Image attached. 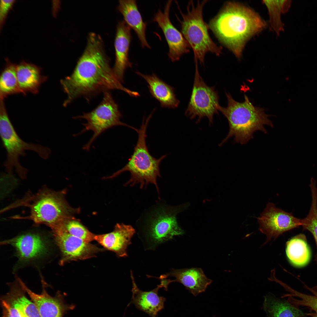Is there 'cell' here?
<instances>
[{
	"instance_id": "d6986e66",
	"label": "cell",
	"mask_w": 317,
	"mask_h": 317,
	"mask_svg": "<svg viewBox=\"0 0 317 317\" xmlns=\"http://www.w3.org/2000/svg\"><path fill=\"white\" fill-rule=\"evenodd\" d=\"M43 290L40 294L30 290L23 281L17 277L20 285L36 306L42 317H63L64 307L60 301L47 293L45 289V282L41 276Z\"/></svg>"
},
{
	"instance_id": "7c38bea8",
	"label": "cell",
	"mask_w": 317,
	"mask_h": 317,
	"mask_svg": "<svg viewBox=\"0 0 317 317\" xmlns=\"http://www.w3.org/2000/svg\"><path fill=\"white\" fill-rule=\"evenodd\" d=\"M301 219L294 217L291 213L285 212L269 203L257 218L259 230L265 234L267 242L275 239L284 232L301 226Z\"/></svg>"
},
{
	"instance_id": "5bb4252c",
	"label": "cell",
	"mask_w": 317,
	"mask_h": 317,
	"mask_svg": "<svg viewBox=\"0 0 317 317\" xmlns=\"http://www.w3.org/2000/svg\"><path fill=\"white\" fill-rule=\"evenodd\" d=\"M172 1L167 2L163 12L159 9L153 21L157 22L161 29L168 46V57L172 61L175 62L179 60L183 54L189 53L190 47L181 33L170 21L169 12Z\"/></svg>"
},
{
	"instance_id": "5b68a950",
	"label": "cell",
	"mask_w": 317,
	"mask_h": 317,
	"mask_svg": "<svg viewBox=\"0 0 317 317\" xmlns=\"http://www.w3.org/2000/svg\"><path fill=\"white\" fill-rule=\"evenodd\" d=\"M208 0L198 1L195 5L193 1L188 2L187 12L183 13L178 6L182 20L179 18L181 32L193 49L195 63L199 61L203 64L206 54L210 52L217 56L222 53V48L217 45L211 38L208 32V25L203 20V10Z\"/></svg>"
},
{
	"instance_id": "4dcf8cb0",
	"label": "cell",
	"mask_w": 317,
	"mask_h": 317,
	"mask_svg": "<svg viewBox=\"0 0 317 317\" xmlns=\"http://www.w3.org/2000/svg\"><path fill=\"white\" fill-rule=\"evenodd\" d=\"M15 0H1L0 3V28L1 31L8 14L15 3Z\"/></svg>"
},
{
	"instance_id": "9a60e30c",
	"label": "cell",
	"mask_w": 317,
	"mask_h": 317,
	"mask_svg": "<svg viewBox=\"0 0 317 317\" xmlns=\"http://www.w3.org/2000/svg\"><path fill=\"white\" fill-rule=\"evenodd\" d=\"M132 38L131 28L124 20L119 22L114 41L115 61L112 68L119 80L124 82V76L126 69L131 68L132 64L129 58V52Z\"/></svg>"
},
{
	"instance_id": "83f0119b",
	"label": "cell",
	"mask_w": 317,
	"mask_h": 317,
	"mask_svg": "<svg viewBox=\"0 0 317 317\" xmlns=\"http://www.w3.org/2000/svg\"><path fill=\"white\" fill-rule=\"evenodd\" d=\"M56 228H60L71 235L88 242L94 240L95 235L72 217L65 219Z\"/></svg>"
},
{
	"instance_id": "ffe728a7",
	"label": "cell",
	"mask_w": 317,
	"mask_h": 317,
	"mask_svg": "<svg viewBox=\"0 0 317 317\" xmlns=\"http://www.w3.org/2000/svg\"><path fill=\"white\" fill-rule=\"evenodd\" d=\"M117 9L123 15L126 23L136 34L142 47L150 48L146 38L147 23L143 20L136 1L119 0Z\"/></svg>"
},
{
	"instance_id": "4316f807",
	"label": "cell",
	"mask_w": 317,
	"mask_h": 317,
	"mask_svg": "<svg viewBox=\"0 0 317 317\" xmlns=\"http://www.w3.org/2000/svg\"><path fill=\"white\" fill-rule=\"evenodd\" d=\"M304 286L311 292L312 295L302 293L287 286L286 289L290 292L291 296L299 298L297 299L291 297L289 299V301L295 305L307 307L313 311L311 314V317H317V286L311 288L305 284Z\"/></svg>"
},
{
	"instance_id": "7402d4cb",
	"label": "cell",
	"mask_w": 317,
	"mask_h": 317,
	"mask_svg": "<svg viewBox=\"0 0 317 317\" xmlns=\"http://www.w3.org/2000/svg\"><path fill=\"white\" fill-rule=\"evenodd\" d=\"M136 73L143 77L148 84L151 95L160 103L163 108L174 109L179 104L176 98L173 88L159 79L155 74H143L139 72Z\"/></svg>"
},
{
	"instance_id": "8992f818",
	"label": "cell",
	"mask_w": 317,
	"mask_h": 317,
	"mask_svg": "<svg viewBox=\"0 0 317 317\" xmlns=\"http://www.w3.org/2000/svg\"><path fill=\"white\" fill-rule=\"evenodd\" d=\"M187 205L173 206L158 202L143 213L137 221L138 226L155 245L171 240L174 236L183 235L184 232L178 226L176 216Z\"/></svg>"
},
{
	"instance_id": "2e32d148",
	"label": "cell",
	"mask_w": 317,
	"mask_h": 317,
	"mask_svg": "<svg viewBox=\"0 0 317 317\" xmlns=\"http://www.w3.org/2000/svg\"><path fill=\"white\" fill-rule=\"evenodd\" d=\"M135 233L131 225L117 223L109 233L95 235L94 240L105 249L114 252L119 257L127 256V249Z\"/></svg>"
},
{
	"instance_id": "44dd1931",
	"label": "cell",
	"mask_w": 317,
	"mask_h": 317,
	"mask_svg": "<svg viewBox=\"0 0 317 317\" xmlns=\"http://www.w3.org/2000/svg\"><path fill=\"white\" fill-rule=\"evenodd\" d=\"M16 73L20 93H38L41 85L46 80L43 75L40 68L24 61L17 65Z\"/></svg>"
},
{
	"instance_id": "8fae6325",
	"label": "cell",
	"mask_w": 317,
	"mask_h": 317,
	"mask_svg": "<svg viewBox=\"0 0 317 317\" xmlns=\"http://www.w3.org/2000/svg\"><path fill=\"white\" fill-rule=\"evenodd\" d=\"M54 241L61 253L59 262L63 266L72 261L84 260L96 256L104 249L95 245L71 235L63 230L58 228L52 231Z\"/></svg>"
},
{
	"instance_id": "603a6c76",
	"label": "cell",
	"mask_w": 317,
	"mask_h": 317,
	"mask_svg": "<svg viewBox=\"0 0 317 317\" xmlns=\"http://www.w3.org/2000/svg\"><path fill=\"white\" fill-rule=\"evenodd\" d=\"M262 306L267 317H306L296 305L272 294L264 296Z\"/></svg>"
},
{
	"instance_id": "cb8c5ba5",
	"label": "cell",
	"mask_w": 317,
	"mask_h": 317,
	"mask_svg": "<svg viewBox=\"0 0 317 317\" xmlns=\"http://www.w3.org/2000/svg\"><path fill=\"white\" fill-rule=\"evenodd\" d=\"M286 252L293 265L301 267L306 265L310 260L311 253L305 235L300 234L288 241L286 244Z\"/></svg>"
},
{
	"instance_id": "4fadbf2b",
	"label": "cell",
	"mask_w": 317,
	"mask_h": 317,
	"mask_svg": "<svg viewBox=\"0 0 317 317\" xmlns=\"http://www.w3.org/2000/svg\"><path fill=\"white\" fill-rule=\"evenodd\" d=\"M9 245L15 249L18 262L27 264L43 258L50 252L47 239L39 234L27 233L1 242Z\"/></svg>"
},
{
	"instance_id": "3957f363",
	"label": "cell",
	"mask_w": 317,
	"mask_h": 317,
	"mask_svg": "<svg viewBox=\"0 0 317 317\" xmlns=\"http://www.w3.org/2000/svg\"><path fill=\"white\" fill-rule=\"evenodd\" d=\"M227 106L218 107V110L227 119L229 131L226 136L220 143L222 146L230 138L234 137L235 143L243 145L253 138L254 132L259 131L267 133L265 125L272 127V122L269 119L264 109L255 107L245 95L242 102L235 100L229 93L226 92Z\"/></svg>"
},
{
	"instance_id": "9c48e42d",
	"label": "cell",
	"mask_w": 317,
	"mask_h": 317,
	"mask_svg": "<svg viewBox=\"0 0 317 317\" xmlns=\"http://www.w3.org/2000/svg\"><path fill=\"white\" fill-rule=\"evenodd\" d=\"M122 117L118 105L114 101L109 91H107L103 93V99L100 103L93 110L73 117L74 119H84L86 121V123L82 124L84 128L76 134L77 136L89 130L92 131L93 133L82 149L89 151L93 142L100 134L114 126H125L137 131V129L121 121L120 119Z\"/></svg>"
},
{
	"instance_id": "277c9868",
	"label": "cell",
	"mask_w": 317,
	"mask_h": 317,
	"mask_svg": "<svg viewBox=\"0 0 317 317\" xmlns=\"http://www.w3.org/2000/svg\"><path fill=\"white\" fill-rule=\"evenodd\" d=\"M153 113L151 112L146 119H145L144 118L140 128L137 131L138 138L136 144L126 164L111 176L104 177V179L114 178L122 173L129 171L130 173V178L125 186H132L139 184L140 188L141 189L151 183L155 185L158 193H159L157 179L158 177H161L160 164L166 155L156 158L150 154L146 145V129Z\"/></svg>"
},
{
	"instance_id": "d4e9b609",
	"label": "cell",
	"mask_w": 317,
	"mask_h": 317,
	"mask_svg": "<svg viewBox=\"0 0 317 317\" xmlns=\"http://www.w3.org/2000/svg\"><path fill=\"white\" fill-rule=\"evenodd\" d=\"M6 64L0 77V98L4 99L7 96L20 93L17 73V65L5 59Z\"/></svg>"
},
{
	"instance_id": "484cf974",
	"label": "cell",
	"mask_w": 317,
	"mask_h": 317,
	"mask_svg": "<svg viewBox=\"0 0 317 317\" xmlns=\"http://www.w3.org/2000/svg\"><path fill=\"white\" fill-rule=\"evenodd\" d=\"M291 0H264L268 10L271 26L278 35L284 31V25L281 20V15L287 12L290 8Z\"/></svg>"
},
{
	"instance_id": "6da1fadb",
	"label": "cell",
	"mask_w": 317,
	"mask_h": 317,
	"mask_svg": "<svg viewBox=\"0 0 317 317\" xmlns=\"http://www.w3.org/2000/svg\"><path fill=\"white\" fill-rule=\"evenodd\" d=\"M60 83L67 95L63 103L65 107L79 97L88 99L114 90L122 91L131 96H139L138 92L124 87L118 79L111 67L101 37L93 33H89L84 51L72 73L61 80Z\"/></svg>"
},
{
	"instance_id": "f1b7e54d",
	"label": "cell",
	"mask_w": 317,
	"mask_h": 317,
	"mask_svg": "<svg viewBox=\"0 0 317 317\" xmlns=\"http://www.w3.org/2000/svg\"><path fill=\"white\" fill-rule=\"evenodd\" d=\"M312 202L308 214L304 218L301 219V226L303 230L309 231L313 235L316 245V253L315 261L317 265V188H311Z\"/></svg>"
},
{
	"instance_id": "7a4b0ae2",
	"label": "cell",
	"mask_w": 317,
	"mask_h": 317,
	"mask_svg": "<svg viewBox=\"0 0 317 317\" xmlns=\"http://www.w3.org/2000/svg\"><path fill=\"white\" fill-rule=\"evenodd\" d=\"M266 25L253 10L229 1L225 3L208 25L220 42L239 59L247 42Z\"/></svg>"
},
{
	"instance_id": "30bf717a",
	"label": "cell",
	"mask_w": 317,
	"mask_h": 317,
	"mask_svg": "<svg viewBox=\"0 0 317 317\" xmlns=\"http://www.w3.org/2000/svg\"><path fill=\"white\" fill-rule=\"evenodd\" d=\"M195 66L193 88L185 114L191 119L197 117V122L206 117L211 124L214 114L218 113V94L214 87L208 86L204 82L199 73L198 65Z\"/></svg>"
},
{
	"instance_id": "f546056e",
	"label": "cell",
	"mask_w": 317,
	"mask_h": 317,
	"mask_svg": "<svg viewBox=\"0 0 317 317\" xmlns=\"http://www.w3.org/2000/svg\"><path fill=\"white\" fill-rule=\"evenodd\" d=\"M12 302V306L24 317H42L35 304L25 296L20 294Z\"/></svg>"
},
{
	"instance_id": "e0dca14e",
	"label": "cell",
	"mask_w": 317,
	"mask_h": 317,
	"mask_svg": "<svg viewBox=\"0 0 317 317\" xmlns=\"http://www.w3.org/2000/svg\"><path fill=\"white\" fill-rule=\"evenodd\" d=\"M169 276L174 277L175 279L173 280V282L181 283L195 296L204 292L212 282L206 276L200 268L173 269L170 272L161 275L159 278L166 279Z\"/></svg>"
},
{
	"instance_id": "1f68e13d",
	"label": "cell",
	"mask_w": 317,
	"mask_h": 317,
	"mask_svg": "<svg viewBox=\"0 0 317 317\" xmlns=\"http://www.w3.org/2000/svg\"><path fill=\"white\" fill-rule=\"evenodd\" d=\"M4 317H24L16 308L4 301L2 302Z\"/></svg>"
},
{
	"instance_id": "ba28073f",
	"label": "cell",
	"mask_w": 317,
	"mask_h": 317,
	"mask_svg": "<svg viewBox=\"0 0 317 317\" xmlns=\"http://www.w3.org/2000/svg\"><path fill=\"white\" fill-rule=\"evenodd\" d=\"M0 132L2 143L6 149L7 158L4 165L7 171L12 173L14 168L22 178H25L26 169L20 164L19 158L26 155L25 151H32L40 157L46 159L51 152L50 149L41 145L28 143L23 140L16 132L9 117L4 99H0Z\"/></svg>"
},
{
	"instance_id": "52a82bcc",
	"label": "cell",
	"mask_w": 317,
	"mask_h": 317,
	"mask_svg": "<svg viewBox=\"0 0 317 317\" xmlns=\"http://www.w3.org/2000/svg\"><path fill=\"white\" fill-rule=\"evenodd\" d=\"M25 200L21 204L30 210V215L26 218L36 224L45 225L51 230L78 211L69 205L61 192L44 190Z\"/></svg>"
},
{
	"instance_id": "ac0fdd59",
	"label": "cell",
	"mask_w": 317,
	"mask_h": 317,
	"mask_svg": "<svg viewBox=\"0 0 317 317\" xmlns=\"http://www.w3.org/2000/svg\"><path fill=\"white\" fill-rule=\"evenodd\" d=\"M132 287L131 303L136 308L144 311L151 317H156L158 313L163 308L166 299L158 295L159 289L163 287L161 284L149 291H143L137 286L131 271L130 272Z\"/></svg>"
}]
</instances>
